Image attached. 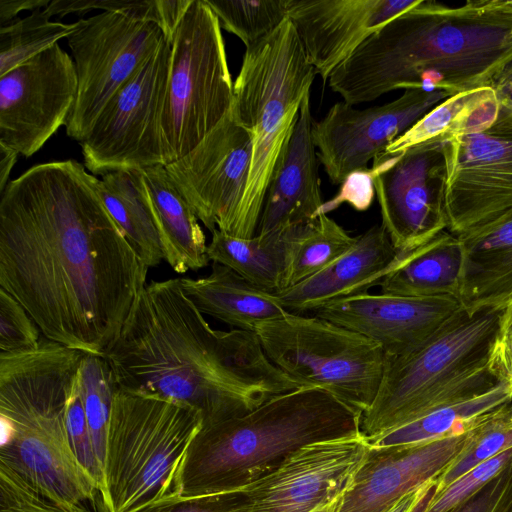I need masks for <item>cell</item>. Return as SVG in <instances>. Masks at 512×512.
Returning a JSON list of instances; mask_svg holds the SVG:
<instances>
[{
    "label": "cell",
    "instance_id": "obj_1",
    "mask_svg": "<svg viewBox=\"0 0 512 512\" xmlns=\"http://www.w3.org/2000/svg\"><path fill=\"white\" fill-rule=\"evenodd\" d=\"M74 159L30 167L0 194V288L45 338L104 357L146 268Z\"/></svg>",
    "mask_w": 512,
    "mask_h": 512
},
{
    "label": "cell",
    "instance_id": "obj_2",
    "mask_svg": "<svg viewBox=\"0 0 512 512\" xmlns=\"http://www.w3.org/2000/svg\"><path fill=\"white\" fill-rule=\"evenodd\" d=\"M104 358L117 389L188 404L202 424L301 387L268 359L255 332L212 328L180 278L145 284Z\"/></svg>",
    "mask_w": 512,
    "mask_h": 512
},
{
    "label": "cell",
    "instance_id": "obj_3",
    "mask_svg": "<svg viewBox=\"0 0 512 512\" xmlns=\"http://www.w3.org/2000/svg\"><path fill=\"white\" fill-rule=\"evenodd\" d=\"M511 61L512 0H419L364 41L328 85L353 106L397 89L453 96L492 87Z\"/></svg>",
    "mask_w": 512,
    "mask_h": 512
},
{
    "label": "cell",
    "instance_id": "obj_4",
    "mask_svg": "<svg viewBox=\"0 0 512 512\" xmlns=\"http://www.w3.org/2000/svg\"><path fill=\"white\" fill-rule=\"evenodd\" d=\"M84 354L47 338L29 351L0 353V463L67 512H88L100 493L66 428Z\"/></svg>",
    "mask_w": 512,
    "mask_h": 512
},
{
    "label": "cell",
    "instance_id": "obj_5",
    "mask_svg": "<svg viewBox=\"0 0 512 512\" xmlns=\"http://www.w3.org/2000/svg\"><path fill=\"white\" fill-rule=\"evenodd\" d=\"M360 419L330 392L300 387L243 415L202 424L177 471L172 495L242 490L305 445L360 433Z\"/></svg>",
    "mask_w": 512,
    "mask_h": 512
},
{
    "label": "cell",
    "instance_id": "obj_6",
    "mask_svg": "<svg viewBox=\"0 0 512 512\" xmlns=\"http://www.w3.org/2000/svg\"><path fill=\"white\" fill-rule=\"evenodd\" d=\"M504 307L464 308L410 352L387 357L377 396L361 415L368 441L445 405L479 396L500 382L489 359Z\"/></svg>",
    "mask_w": 512,
    "mask_h": 512
},
{
    "label": "cell",
    "instance_id": "obj_7",
    "mask_svg": "<svg viewBox=\"0 0 512 512\" xmlns=\"http://www.w3.org/2000/svg\"><path fill=\"white\" fill-rule=\"evenodd\" d=\"M315 76L288 17L246 48L234 81L233 112L251 137L252 159L232 236L256 235L267 189Z\"/></svg>",
    "mask_w": 512,
    "mask_h": 512
},
{
    "label": "cell",
    "instance_id": "obj_8",
    "mask_svg": "<svg viewBox=\"0 0 512 512\" xmlns=\"http://www.w3.org/2000/svg\"><path fill=\"white\" fill-rule=\"evenodd\" d=\"M202 425L194 407L116 389L101 496L109 512H134L172 494L186 450Z\"/></svg>",
    "mask_w": 512,
    "mask_h": 512
},
{
    "label": "cell",
    "instance_id": "obj_9",
    "mask_svg": "<svg viewBox=\"0 0 512 512\" xmlns=\"http://www.w3.org/2000/svg\"><path fill=\"white\" fill-rule=\"evenodd\" d=\"M255 333L268 359L301 387L326 390L360 415L375 400L387 361L378 343L291 312L258 324Z\"/></svg>",
    "mask_w": 512,
    "mask_h": 512
},
{
    "label": "cell",
    "instance_id": "obj_10",
    "mask_svg": "<svg viewBox=\"0 0 512 512\" xmlns=\"http://www.w3.org/2000/svg\"><path fill=\"white\" fill-rule=\"evenodd\" d=\"M234 82L217 16L193 0L171 43L162 115L168 164L191 152L232 110Z\"/></svg>",
    "mask_w": 512,
    "mask_h": 512
},
{
    "label": "cell",
    "instance_id": "obj_11",
    "mask_svg": "<svg viewBox=\"0 0 512 512\" xmlns=\"http://www.w3.org/2000/svg\"><path fill=\"white\" fill-rule=\"evenodd\" d=\"M441 143L452 234L463 235L512 210V101L498 98L465 130Z\"/></svg>",
    "mask_w": 512,
    "mask_h": 512
},
{
    "label": "cell",
    "instance_id": "obj_12",
    "mask_svg": "<svg viewBox=\"0 0 512 512\" xmlns=\"http://www.w3.org/2000/svg\"><path fill=\"white\" fill-rule=\"evenodd\" d=\"M74 24L67 43L78 90L65 129L79 143L109 101L167 38L156 23L118 11L80 18Z\"/></svg>",
    "mask_w": 512,
    "mask_h": 512
},
{
    "label": "cell",
    "instance_id": "obj_13",
    "mask_svg": "<svg viewBox=\"0 0 512 512\" xmlns=\"http://www.w3.org/2000/svg\"><path fill=\"white\" fill-rule=\"evenodd\" d=\"M170 63L171 43L165 39L79 142L84 166L93 175L168 164L162 115Z\"/></svg>",
    "mask_w": 512,
    "mask_h": 512
},
{
    "label": "cell",
    "instance_id": "obj_14",
    "mask_svg": "<svg viewBox=\"0 0 512 512\" xmlns=\"http://www.w3.org/2000/svg\"><path fill=\"white\" fill-rule=\"evenodd\" d=\"M382 226L398 254L448 230L442 143L430 141L395 156H377L372 168Z\"/></svg>",
    "mask_w": 512,
    "mask_h": 512
},
{
    "label": "cell",
    "instance_id": "obj_15",
    "mask_svg": "<svg viewBox=\"0 0 512 512\" xmlns=\"http://www.w3.org/2000/svg\"><path fill=\"white\" fill-rule=\"evenodd\" d=\"M72 57L58 44L0 76V143L29 157L66 124L77 97Z\"/></svg>",
    "mask_w": 512,
    "mask_h": 512
},
{
    "label": "cell",
    "instance_id": "obj_16",
    "mask_svg": "<svg viewBox=\"0 0 512 512\" xmlns=\"http://www.w3.org/2000/svg\"><path fill=\"white\" fill-rule=\"evenodd\" d=\"M368 450L360 433L303 446L242 489L249 512H337Z\"/></svg>",
    "mask_w": 512,
    "mask_h": 512
},
{
    "label": "cell",
    "instance_id": "obj_17",
    "mask_svg": "<svg viewBox=\"0 0 512 512\" xmlns=\"http://www.w3.org/2000/svg\"><path fill=\"white\" fill-rule=\"evenodd\" d=\"M251 159V137L232 107L191 152L165 168L202 224L232 235Z\"/></svg>",
    "mask_w": 512,
    "mask_h": 512
},
{
    "label": "cell",
    "instance_id": "obj_18",
    "mask_svg": "<svg viewBox=\"0 0 512 512\" xmlns=\"http://www.w3.org/2000/svg\"><path fill=\"white\" fill-rule=\"evenodd\" d=\"M448 97L443 91L418 88L365 109L344 101L334 104L312 127L319 162L331 183L342 184L351 173L365 170L370 160Z\"/></svg>",
    "mask_w": 512,
    "mask_h": 512
},
{
    "label": "cell",
    "instance_id": "obj_19",
    "mask_svg": "<svg viewBox=\"0 0 512 512\" xmlns=\"http://www.w3.org/2000/svg\"><path fill=\"white\" fill-rule=\"evenodd\" d=\"M463 308L452 297L361 292L331 301L312 315L357 332L378 343L387 357H397L419 346Z\"/></svg>",
    "mask_w": 512,
    "mask_h": 512
},
{
    "label": "cell",
    "instance_id": "obj_20",
    "mask_svg": "<svg viewBox=\"0 0 512 512\" xmlns=\"http://www.w3.org/2000/svg\"><path fill=\"white\" fill-rule=\"evenodd\" d=\"M419 0H288L309 63L324 81L372 34Z\"/></svg>",
    "mask_w": 512,
    "mask_h": 512
},
{
    "label": "cell",
    "instance_id": "obj_21",
    "mask_svg": "<svg viewBox=\"0 0 512 512\" xmlns=\"http://www.w3.org/2000/svg\"><path fill=\"white\" fill-rule=\"evenodd\" d=\"M469 430L416 445H369L337 512H383L407 493L435 481L461 452Z\"/></svg>",
    "mask_w": 512,
    "mask_h": 512
},
{
    "label": "cell",
    "instance_id": "obj_22",
    "mask_svg": "<svg viewBox=\"0 0 512 512\" xmlns=\"http://www.w3.org/2000/svg\"><path fill=\"white\" fill-rule=\"evenodd\" d=\"M312 127L309 93L301 102L291 138L267 189L256 234L304 225L318 217L324 203Z\"/></svg>",
    "mask_w": 512,
    "mask_h": 512
},
{
    "label": "cell",
    "instance_id": "obj_23",
    "mask_svg": "<svg viewBox=\"0 0 512 512\" xmlns=\"http://www.w3.org/2000/svg\"><path fill=\"white\" fill-rule=\"evenodd\" d=\"M398 252L382 225L357 236L353 246L326 268L275 294L295 314L313 312L342 297L367 292L390 269Z\"/></svg>",
    "mask_w": 512,
    "mask_h": 512
},
{
    "label": "cell",
    "instance_id": "obj_24",
    "mask_svg": "<svg viewBox=\"0 0 512 512\" xmlns=\"http://www.w3.org/2000/svg\"><path fill=\"white\" fill-rule=\"evenodd\" d=\"M464 261L460 301L473 313L505 307L512 299V210L458 236Z\"/></svg>",
    "mask_w": 512,
    "mask_h": 512
},
{
    "label": "cell",
    "instance_id": "obj_25",
    "mask_svg": "<svg viewBox=\"0 0 512 512\" xmlns=\"http://www.w3.org/2000/svg\"><path fill=\"white\" fill-rule=\"evenodd\" d=\"M185 295L204 315L233 329L255 332L258 324L281 318L287 311L275 294L251 284L232 269L214 263L201 278H180Z\"/></svg>",
    "mask_w": 512,
    "mask_h": 512
},
{
    "label": "cell",
    "instance_id": "obj_26",
    "mask_svg": "<svg viewBox=\"0 0 512 512\" xmlns=\"http://www.w3.org/2000/svg\"><path fill=\"white\" fill-rule=\"evenodd\" d=\"M463 261L459 237L445 230L419 248L398 254L378 282L380 293L460 299Z\"/></svg>",
    "mask_w": 512,
    "mask_h": 512
},
{
    "label": "cell",
    "instance_id": "obj_27",
    "mask_svg": "<svg viewBox=\"0 0 512 512\" xmlns=\"http://www.w3.org/2000/svg\"><path fill=\"white\" fill-rule=\"evenodd\" d=\"M158 223L164 260L179 274L209 263L205 234L191 206L170 179L165 165L143 168Z\"/></svg>",
    "mask_w": 512,
    "mask_h": 512
},
{
    "label": "cell",
    "instance_id": "obj_28",
    "mask_svg": "<svg viewBox=\"0 0 512 512\" xmlns=\"http://www.w3.org/2000/svg\"><path fill=\"white\" fill-rule=\"evenodd\" d=\"M95 188L106 209L146 268L157 266L164 254L153 202L143 169L111 171L95 177Z\"/></svg>",
    "mask_w": 512,
    "mask_h": 512
},
{
    "label": "cell",
    "instance_id": "obj_29",
    "mask_svg": "<svg viewBox=\"0 0 512 512\" xmlns=\"http://www.w3.org/2000/svg\"><path fill=\"white\" fill-rule=\"evenodd\" d=\"M299 226L251 238L235 237L216 229L207 255L209 260L232 269L256 287L278 294L287 287L289 251Z\"/></svg>",
    "mask_w": 512,
    "mask_h": 512
},
{
    "label": "cell",
    "instance_id": "obj_30",
    "mask_svg": "<svg viewBox=\"0 0 512 512\" xmlns=\"http://www.w3.org/2000/svg\"><path fill=\"white\" fill-rule=\"evenodd\" d=\"M510 401L512 390L500 383L486 393L436 408L367 442L376 447L404 446L461 435L482 415Z\"/></svg>",
    "mask_w": 512,
    "mask_h": 512
},
{
    "label": "cell",
    "instance_id": "obj_31",
    "mask_svg": "<svg viewBox=\"0 0 512 512\" xmlns=\"http://www.w3.org/2000/svg\"><path fill=\"white\" fill-rule=\"evenodd\" d=\"M498 102L492 87L478 88L448 97L389 144L381 156H395L410 147L445 140L465 130Z\"/></svg>",
    "mask_w": 512,
    "mask_h": 512
},
{
    "label": "cell",
    "instance_id": "obj_32",
    "mask_svg": "<svg viewBox=\"0 0 512 512\" xmlns=\"http://www.w3.org/2000/svg\"><path fill=\"white\" fill-rule=\"evenodd\" d=\"M356 239L327 214L300 225L290 246L286 289L326 268L348 251Z\"/></svg>",
    "mask_w": 512,
    "mask_h": 512
},
{
    "label": "cell",
    "instance_id": "obj_33",
    "mask_svg": "<svg viewBox=\"0 0 512 512\" xmlns=\"http://www.w3.org/2000/svg\"><path fill=\"white\" fill-rule=\"evenodd\" d=\"M512 448V401L486 414L469 430L467 442L453 462L435 480L433 494L477 465Z\"/></svg>",
    "mask_w": 512,
    "mask_h": 512
},
{
    "label": "cell",
    "instance_id": "obj_34",
    "mask_svg": "<svg viewBox=\"0 0 512 512\" xmlns=\"http://www.w3.org/2000/svg\"><path fill=\"white\" fill-rule=\"evenodd\" d=\"M51 14L37 9L24 18L0 26V76L67 38L75 24L50 20Z\"/></svg>",
    "mask_w": 512,
    "mask_h": 512
},
{
    "label": "cell",
    "instance_id": "obj_35",
    "mask_svg": "<svg viewBox=\"0 0 512 512\" xmlns=\"http://www.w3.org/2000/svg\"><path fill=\"white\" fill-rule=\"evenodd\" d=\"M78 384L95 452L103 469L107 431L117 389L105 358L84 354L78 371Z\"/></svg>",
    "mask_w": 512,
    "mask_h": 512
},
{
    "label": "cell",
    "instance_id": "obj_36",
    "mask_svg": "<svg viewBox=\"0 0 512 512\" xmlns=\"http://www.w3.org/2000/svg\"><path fill=\"white\" fill-rule=\"evenodd\" d=\"M221 28L250 48L275 31L287 18L288 0H205Z\"/></svg>",
    "mask_w": 512,
    "mask_h": 512
},
{
    "label": "cell",
    "instance_id": "obj_37",
    "mask_svg": "<svg viewBox=\"0 0 512 512\" xmlns=\"http://www.w3.org/2000/svg\"><path fill=\"white\" fill-rule=\"evenodd\" d=\"M512 460V448L477 465L441 491L429 495L414 512H443L480 489Z\"/></svg>",
    "mask_w": 512,
    "mask_h": 512
},
{
    "label": "cell",
    "instance_id": "obj_38",
    "mask_svg": "<svg viewBox=\"0 0 512 512\" xmlns=\"http://www.w3.org/2000/svg\"><path fill=\"white\" fill-rule=\"evenodd\" d=\"M41 330L22 304L0 288V353H19L36 348Z\"/></svg>",
    "mask_w": 512,
    "mask_h": 512
},
{
    "label": "cell",
    "instance_id": "obj_39",
    "mask_svg": "<svg viewBox=\"0 0 512 512\" xmlns=\"http://www.w3.org/2000/svg\"><path fill=\"white\" fill-rule=\"evenodd\" d=\"M79 371V370H78ZM66 428L73 452L86 472L97 482L100 492L103 469L97 458L78 384V374L68 401Z\"/></svg>",
    "mask_w": 512,
    "mask_h": 512
},
{
    "label": "cell",
    "instance_id": "obj_40",
    "mask_svg": "<svg viewBox=\"0 0 512 512\" xmlns=\"http://www.w3.org/2000/svg\"><path fill=\"white\" fill-rule=\"evenodd\" d=\"M134 512H249V504L244 490L194 497L170 494Z\"/></svg>",
    "mask_w": 512,
    "mask_h": 512
},
{
    "label": "cell",
    "instance_id": "obj_41",
    "mask_svg": "<svg viewBox=\"0 0 512 512\" xmlns=\"http://www.w3.org/2000/svg\"><path fill=\"white\" fill-rule=\"evenodd\" d=\"M0 512H67L0 463Z\"/></svg>",
    "mask_w": 512,
    "mask_h": 512
},
{
    "label": "cell",
    "instance_id": "obj_42",
    "mask_svg": "<svg viewBox=\"0 0 512 512\" xmlns=\"http://www.w3.org/2000/svg\"><path fill=\"white\" fill-rule=\"evenodd\" d=\"M443 512H512V460L480 489Z\"/></svg>",
    "mask_w": 512,
    "mask_h": 512
},
{
    "label": "cell",
    "instance_id": "obj_43",
    "mask_svg": "<svg viewBox=\"0 0 512 512\" xmlns=\"http://www.w3.org/2000/svg\"><path fill=\"white\" fill-rule=\"evenodd\" d=\"M374 191L372 171H355L342 183L340 193L333 200L323 204L318 216L327 214V212L337 208L343 202L349 203L358 211H365L373 201Z\"/></svg>",
    "mask_w": 512,
    "mask_h": 512
},
{
    "label": "cell",
    "instance_id": "obj_44",
    "mask_svg": "<svg viewBox=\"0 0 512 512\" xmlns=\"http://www.w3.org/2000/svg\"><path fill=\"white\" fill-rule=\"evenodd\" d=\"M502 319V318H501ZM490 369L495 377L512 390V327L500 324L490 359Z\"/></svg>",
    "mask_w": 512,
    "mask_h": 512
},
{
    "label": "cell",
    "instance_id": "obj_45",
    "mask_svg": "<svg viewBox=\"0 0 512 512\" xmlns=\"http://www.w3.org/2000/svg\"><path fill=\"white\" fill-rule=\"evenodd\" d=\"M51 0H0V26L17 19L23 10L46 8Z\"/></svg>",
    "mask_w": 512,
    "mask_h": 512
},
{
    "label": "cell",
    "instance_id": "obj_46",
    "mask_svg": "<svg viewBox=\"0 0 512 512\" xmlns=\"http://www.w3.org/2000/svg\"><path fill=\"white\" fill-rule=\"evenodd\" d=\"M435 481L429 482L399 498L383 512H414L434 489Z\"/></svg>",
    "mask_w": 512,
    "mask_h": 512
},
{
    "label": "cell",
    "instance_id": "obj_47",
    "mask_svg": "<svg viewBox=\"0 0 512 512\" xmlns=\"http://www.w3.org/2000/svg\"><path fill=\"white\" fill-rule=\"evenodd\" d=\"M19 153L0 143V194L5 190L10 173L17 162Z\"/></svg>",
    "mask_w": 512,
    "mask_h": 512
},
{
    "label": "cell",
    "instance_id": "obj_48",
    "mask_svg": "<svg viewBox=\"0 0 512 512\" xmlns=\"http://www.w3.org/2000/svg\"><path fill=\"white\" fill-rule=\"evenodd\" d=\"M498 98H507L512 101V61L502 70L493 83Z\"/></svg>",
    "mask_w": 512,
    "mask_h": 512
},
{
    "label": "cell",
    "instance_id": "obj_49",
    "mask_svg": "<svg viewBox=\"0 0 512 512\" xmlns=\"http://www.w3.org/2000/svg\"><path fill=\"white\" fill-rule=\"evenodd\" d=\"M501 324L512 327V302L504 307Z\"/></svg>",
    "mask_w": 512,
    "mask_h": 512
},
{
    "label": "cell",
    "instance_id": "obj_50",
    "mask_svg": "<svg viewBox=\"0 0 512 512\" xmlns=\"http://www.w3.org/2000/svg\"><path fill=\"white\" fill-rule=\"evenodd\" d=\"M511 302H512V299H511V301H510L509 303H511ZM509 303H508V304H509Z\"/></svg>",
    "mask_w": 512,
    "mask_h": 512
}]
</instances>
